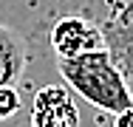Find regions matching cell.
Returning <instances> with one entry per match:
<instances>
[{"mask_svg": "<svg viewBox=\"0 0 133 127\" xmlns=\"http://www.w3.org/2000/svg\"><path fill=\"white\" fill-rule=\"evenodd\" d=\"M31 127H79V110L65 85H45L31 104Z\"/></svg>", "mask_w": 133, "mask_h": 127, "instance_id": "cell-4", "label": "cell"}, {"mask_svg": "<svg viewBox=\"0 0 133 127\" xmlns=\"http://www.w3.org/2000/svg\"><path fill=\"white\" fill-rule=\"evenodd\" d=\"M20 110V90L14 85H3L0 88V119H11Z\"/></svg>", "mask_w": 133, "mask_h": 127, "instance_id": "cell-6", "label": "cell"}, {"mask_svg": "<svg viewBox=\"0 0 133 127\" xmlns=\"http://www.w3.org/2000/svg\"><path fill=\"white\" fill-rule=\"evenodd\" d=\"M26 65H28L26 40L14 28L0 23V88L3 85H17L23 71H26Z\"/></svg>", "mask_w": 133, "mask_h": 127, "instance_id": "cell-5", "label": "cell"}, {"mask_svg": "<svg viewBox=\"0 0 133 127\" xmlns=\"http://www.w3.org/2000/svg\"><path fill=\"white\" fill-rule=\"evenodd\" d=\"M113 127H133V107L122 110V113H116V119H113Z\"/></svg>", "mask_w": 133, "mask_h": 127, "instance_id": "cell-7", "label": "cell"}, {"mask_svg": "<svg viewBox=\"0 0 133 127\" xmlns=\"http://www.w3.org/2000/svg\"><path fill=\"white\" fill-rule=\"evenodd\" d=\"M57 71L74 93H79L88 104L99 107L102 113L116 116V113L133 107L130 93L105 48L88 51V54L71 57V59H57Z\"/></svg>", "mask_w": 133, "mask_h": 127, "instance_id": "cell-1", "label": "cell"}, {"mask_svg": "<svg viewBox=\"0 0 133 127\" xmlns=\"http://www.w3.org/2000/svg\"><path fill=\"white\" fill-rule=\"evenodd\" d=\"M99 31H102V48L116 65L133 102V0L110 6L108 17L99 23Z\"/></svg>", "mask_w": 133, "mask_h": 127, "instance_id": "cell-2", "label": "cell"}, {"mask_svg": "<svg viewBox=\"0 0 133 127\" xmlns=\"http://www.w3.org/2000/svg\"><path fill=\"white\" fill-rule=\"evenodd\" d=\"M48 43H51L57 59H71V57H79L88 51H99L102 31H99V23H94L85 14H62L51 25Z\"/></svg>", "mask_w": 133, "mask_h": 127, "instance_id": "cell-3", "label": "cell"}]
</instances>
